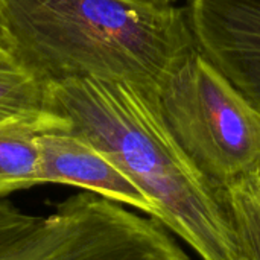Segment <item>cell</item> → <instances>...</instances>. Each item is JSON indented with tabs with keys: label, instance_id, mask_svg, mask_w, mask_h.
<instances>
[{
	"label": "cell",
	"instance_id": "6da1fadb",
	"mask_svg": "<svg viewBox=\"0 0 260 260\" xmlns=\"http://www.w3.org/2000/svg\"><path fill=\"white\" fill-rule=\"evenodd\" d=\"M50 91L70 131L148 198L155 221L201 260H238L219 193L180 151L151 99L131 84L99 78L50 82Z\"/></svg>",
	"mask_w": 260,
	"mask_h": 260
},
{
	"label": "cell",
	"instance_id": "7a4b0ae2",
	"mask_svg": "<svg viewBox=\"0 0 260 260\" xmlns=\"http://www.w3.org/2000/svg\"><path fill=\"white\" fill-rule=\"evenodd\" d=\"M0 12L21 62L46 81H122L154 104L168 72L197 49L178 5L0 0Z\"/></svg>",
	"mask_w": 260,
	"mask_h": 260
},
{
	"label": "cell",
	"instance_id": "3957f363",
	"mask_svg": "<svg viewBox=\"0 0 260 260\" xmlns=\"http://www.w3.org/2000/svg\"><path fill=\"white\" fill-rule=\"evenodd\" d=\"M155 108L180 151L218 193L260 175V114L198 49L168 72Z\"/></svg>",
	"mask_w": 260,
	"mask_h": 260
},
{
	"label": "cell",
	"instance_id": "277c9868",
	"mask_svg": "<svg viewBox=\"0 0 260 260\" xmlns=\"http://www.w3.org/2000/svg\"><path fill=\"white\" fill-rule=\"evenodd\" d=\"M0 260H189L168 229L91 192L30 215L0 198Z\"/></svg>",
	"mask_w": 260,
	"mask_h": 260
},
{
	"label": "cell",
	"instance_id": "5b68a950",
	"mask_svg": "<svg viewBox=\"0 0 260 260\" xmlns=\"http://www.w3.org/2000/svg\"><path fill=\"white\" fill-rule=\"evenodd\" d=\"M197 49L260 114V0H184Z\"/></svg>",
	"mask_w": 260,
	"mask_h": 260
},
{
	"label": "cell",
	"instance_id": "8992f818",
	"mask_svg": "<svg viewBox=\"0 0 260 260\" xmlns=\"http://www.w3.org/2000/svg\"><path fill=\"white\" fill-rule=\"evenodd\" d=\"M40 181L96 193L155 219L148 198L93 145L69 129L38 134Z\"/></svg>",
	"mask_w": 260,
	"mask_h": 260
},
{
	"label": "cell",
	"instance_id": "52a82bcc",
	"mask_svg": "<svg viewBox=\"0 0 260 260\" xmlns=\"http://www.w3.org/2000/svg\"><path fill=\"white\" fill-rule=\"evenodd\" d=\"M29 123L43 131L69 129L56 110L50 82L24 64H0V126Z\"/></svg>",
	"mask_w": 260,
	"mask_h": 260
},
{
	"label": "cell",
	"instance_id": "ba28073f",
	"mask_svg": "<svg viewBox=\"0 0 260 260\" xmlns=\"http://www.w3.org/2000/svg\"><path fill=\"white\" fill-rule=\"evenodd\" d=\"M29 123L0 126V198L41 184L38 166V134Z\"/></svg>",
	"mask_w": 260,
	"mask_h": 260
},
{
	"label": "cell",
	"instance_id": "9c48e42d",
	"mask_svg": "<svg viewBox=\"0 0 260 260\" xmlns=\"http://www.w3.org/2000/svg\"><path fill=\"white\" fill-rule=\"evenodd\" d=\"M238 260H260V175L230 184L219 192Z\"/></svg>",
	"mask_w": 260,
	"mask_h": 260
},
{
	"label": "cell",
	"instance_id": "30bf717a",
	"mask_svg": "<svg viewBox=\"0 0 260 260\" xmlns=\"http://www.w3.org/2000/svg\"><path fill=\"white\" fill-rule=\"evenodd\" d=\"M21 62L15 46L9 37V32L5 26L2 12H0V64H18Z\"/></svg>",
	"mask_w": 260,
	"mask_h": 260
},
{
	"label": "cell",
	"instance_id": "8fae6325",
	"mask_svg": "<svg viewBox=\"0 0 260 260\" xmlns=\"http://www.w3.org/2000/svg\"><path fill=\"white\" fill-rule=\"evenodd\" d=\"M140 2H148V3H155V5H177L180 0H140Z\"/></svg>",
	"mask_w": 260,
	"mask_h": 260
}]
</instances>
